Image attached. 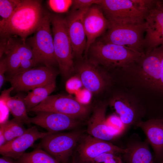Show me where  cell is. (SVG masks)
I'll return each instance as SVG.
<instances>
[{
  "label": "cell",
  "instance_id": "cell-10",
  "mask_svg": "<svg viewBox=\"0 0 163 163\" xmlns=\"http://www.w3.org/2000/svg\"><path fill=\"white\" fill-rule=\"evenodd\" d=\"M14 37H2L0 43V58L4 54H6L3 59L9 76L16 73L24 59L35 60L32 50L26 40L16 39Z\"/></svg>",
  "mask_w": 163,
  "mask_h": 163
},
{
  "label": "cell",
  "instance_id": "cell-27",
  "mask_svg": "<svg viewBox=\"0 0 163 163\" xmlns=\"http://www.w3.org/2000/svg\"><path fill=\"white\" fill-rule=\"evenodd\" d=\"M20 0H0V24L11 16L21 2Z\"/></svg>",
  "mask_w": 163,
  "mask_h": 163
},
{
  "label": "cell",
  "instance_id": "cell-29",
  "mask_svg": "<svg viewBox=\"0 0 163 163\" xmlns=\"http://www.w3.org/2000/svg\"><path fill=\"white\" fill-rule=\"evenodd\" d=\"M50 8L54 12L63 13L68 11L72 6L73 0H49L47 1Z\"/></svg>",
  "mask_w": 163,
  "mask_h": 163
},
{
  "label": "cell",
  "instance_id": "cell-32",
  "mask_svg": "<svg viewBox=\"0 0 163 163\" xmlns=\"http://www.w3.org/2000/svg\"><path fill=\"white\" fill-rule=\"evenodd\" d=\"M36 64L35 60L34 59H24L21 61L19 68L15 74L31 69Z\"/></svg>",
  "mask_w": 163,
  "mask_h": 163
},
{
  "label": "cell",
  "instance_id": "cell-3",
  "mask_svg": "<svg viewBox=\"0 0 163 163\" xmlns=\"http://www.w3.org/2000/svg\"><path fill=\"white\" fill-rule=\"evenodd\" d=\"M88 52L89 60L108 68H126L138 62L144 55L123 46L106 43L101 39L91 46Z\"/></svg>",
  "mask_w": 163,
  "mask_h": 163
},
{
  "label": "cell",
  "instance_id": "cell-4",
  "mask_svg": "<svg viewBox=\"0 0 163 163\" xmlns=\"http://www.w3.org/2000/svg\"><path fill=\"white\" fill-rule=\"evenodd\" d=\"M54 49L60 72L65 77L74 71V55L68 35L66 19L57 15L51 17Z\"/></svg>",
  "mask_w": 163,
  "mask_h": 163
},
{
  "label": "cell",
  "instance_id": "cell-8",
  "mask_svg": "<svg viewBox=\"0 0 163 163\" xmlns=\"http://www.w3.org/2000/svg\"><path fill=\"white\" fill-rule=\"evenodd\" d=\"M89 108L71 96L60 94L49 95L27 112H53L63 114L75 119L82 118L88 113Z\"/></svg>",
  "mask_w": 163,
  "mask_h": 163
},
{
  "label": "cell",
  "instance_id": "cell-9",
  "mask_svg": "<svg viewBox=\"0 0 163 163\" xmlns=\"http://www.w3.org/2000/svg\"><path fill=\"white\" fill-rule=\"evenodd\" d=\"M57 73L52 67L32 68L9 76L8 80L16 91H27L56 82Z\"/></svg>",
  "mask_w": 163,
  "mask_h": 163
},
{
  "label": "cell",
  "instance_id": "cell-15",
  "mask_svg": "<svg viewBox=\"0 0 163 163\" xmlns=\"http://www.w3.org/2000/svg\"><path fill=\"white\" fill-rule=\"evenodd\" d=\"M83 24L87 40L84 52L86 56L91 46L107 30L109 24L100 6L97 5L88 9L84 16Z\"/></svg>",
  "mask_w": 163,
  "mask_h": 163
},
{
  "label": "cell",
  "instance_id": "cell-14",
  "mask_svg": "<svg viewBox=\"0 0 163 163\" xmlns=\"http://www.w3.org/2000/svg\"><path fill=\"white\" fill-rule=\"evenodd\" d=\"M77 151L82 163H90L103 153L110 152L123 154L126 152V149L108 141L88 135L83 139L78 147Z\"/></svg>",
  "mask_w": 163,
  "mask_h": 163
},
{
  "label": "cell",
  "instance_id": "cell-37",
  "mask_svg": "<svg viewBox=\"0 0 163 163\" xmlns=\"http://www.w3.org/2000/svg\"><path fill=\"white\" fill-rule=\"evenodd\" d=\"M157 5L163 9V0H156Z\"/></svg>",
  "mask_w": 163,
  "mask_h": 163
},
{
  "label": "cell",
  "instance_id": "cell-11",
  "mask_svg": "<svg viewBox=\"0 0 163 163\" xmlns=\"http://www.w3.org/2000/svg\"><path fill=\"white\" fill-rule=\"evenodd\" d=\"M145 22V35L144 46L145 54L163 44V9L154 1L149 8Z\"/></svg>",
  "mask_w": 163,
  "mask_h": 163
},
{
  "label": "cell",
  "instance_id": "cell-33",
  "mask_svg": "<svg viewBox=\"0 0 163 163\" xmlns=\"http://www.w3.org/2000/svg\"><path fill=\"white\" fill-rule=\"evenodd\" d=\"M159 56L161 63V78L159 88L163 90V44L153 50Z\"/></svg>",
  "mask_w": 163,
  "mask_h": 163
},
{
  "label": "cell",
  "instance_id": "cell-23",
  "mask_svg": "<svg viewBox=\"0 0 163 163\" xmlns=\"http://www.w3.org/2000/svg\"><path fill=\"white\" fill-rule=\"evenodd\" d=\"M24 98L19 95L7 98L6 103L9 111L14 119L23 124L28 123L30 117L27 115V110Z\"/></svg>",
  "mask_w": 163,
  "mask_h": 163
},
{
  "label": "cell",
  "instance_id": "cell-19",
  "mask_svg": "<svg viewBox=\"0 0 163 163\" xmlns=\"http://www.w3.org/2000/svg\"><path fill=\"white\" fill-rule=\"evenodd\" d=\"M145 134L152 148L156 160L163 158V118L152 119L145 121L141 120L135 125Z\"/></svg>",
  "mask_w": 163,
  "mask_h": 163
},
{
  "label": "cell",
  "instance_id": "cell-18",
  "mask_svg": "<svg viewBox=\"0 0 163 163\" xmlns=\"http://www.w3.org/2000/svg\"><path fill=\"white\" fill-rule=\"evenodd\" d=\"M139 71L142 78L151 87L159 88L161 69L160 58L153 50L148 54L143 55L138 62Z\"/></svg>",
  "mask_w": 163,
  "mask_h": 163
},
{
  "label": "cell",
  "instance_id": "cell-40",
  "mask_svg": "<svg viewBox=\"0 0 163 163\" xmlns=\"http://www.w3.org/2000/svg\"><path fill=\"white\" fill-rule=\"evenodd\" d=\"M120 163H124L123 162V160Z\"/></svg>",
  "mask_w": 163,
  "mask_h": 163
},
{
  "label": "cell",
  "instance_id": "cell-6",
  "mask_svg": "<svg viewBox=\"0 0 163 163\" xmlns=\"http://www.w3.org/2000/svg\"><path fill=\"white\" fill-rule=\"evenodd\" d=\"M51 17L48 14H43L34 35L26 40L32 50L36 64L42 63L49 67L57 63L50 27Z\"/></svg>",
  "mask_w": 163,
  "mask_h": 163
},
{
  "label": "cell",
  "instance_id": "cell-2",
  "mask_svg": "<svg viewBox=\"0 0 163 163\" xmlns=\"http://www.w3.org/2000/svg\"><path fill=\"white\" fill-rule=\"evenodd\" d=\"M153 0H102L99 5L109 23L136 25L145 22Z\"/></svg>",
  "mask_w": 163,
  "mask_h": 163
},
{
  "label": "cell",
  "instance_id": "cell-35",
  "mask_svg": "<svg viewBox=\"0 0 163 163\" xmlns=\"http://www.w3.org/2000/svg\"><path fill=\"white\" fill-rule=\"evenodd\" d=\"M6 143L5 138L4 129L2 126L0 124V146H1Z\"/></svg>",
  "mask_w": 163,
  "mask_h": 163
},
{
  "label": "cell",
  "instance_id": "cell-25",
  "mask_svg": "<svg viewBox=\"0 0 163 163\" xmlns=\"http://www.w3.org/2000/svg\"><path fill=\"white\" fill-rule=\"evenodd\" d=\"M17 163H60L44 150L39 147L29 152L24 153Z\"/></svg>",
  "mask_w": 163,
  "mask_h": 163
},
{
  "label": "cell",
  "instance_id": "cell-36",
  "mask_svg": "<svg viewBox=\"0 0 163 163\" xmlns=\"http://www.w3.org/2000/svg\"><path fill=\"white\" fill-rule=\"evenodd\" d=\"M11 158L3 156L0 158V163H17L14 162Z\"/></svg>",
  "mask_w": 163,
  "mask_h": 163
},
{
  "label": "cell",
  "instance_id": "cell-16",
  "mask_svg": "<svg viewBox=\"0 0 163 163\" xmlns=\"http://www.w3.org/2000/svg\"><path fill=\"white\" fill-rule=\"evenodd\" d=\"M35 113V117H30L28 123L39 126L50 133H57L69 129L79 125L76 119L63 114L49 111Z\"/></svg>",
  "mask_w": 163,
  "mask_h": 163
},
{
  "label": "cell",
  "instance_id": "cell-5",
  "mask_svg": "<svg viewBox=\"0 0 163 163\" xmlns=\"http://www.w3.org/2000/svg\"><path fill=\"white\" fill-rule=\"evenodd\" d=\"M106 32L101 40L104 42L123 46L145 54L144 34L146 24L119 25L109 23Z\"/></svg>",
  "mask_w": 163,
  "mask_h": 163
},
{
  "label": "cell",
  "instance_id": "cell-38",
  "mask_svg": "<svg viewBox=\"0 0 163 163\" xmlns=\"http://www.w3.org/2000/svg\"><path fill=\"white\" fill-rule=\"evenodd\" d=\"M72 163H78L76 161L75 155H74L73 156Z\"/></svg>",
  "mask_w": 163,
  "mask_h": 163
},
{
  "label": "cell",
  "instance_id": "cell-17",
  "mask_svg": "<svg viewBox=\"0 0 163 163\" xmlns=\"http://www.w3.org/2000/svg\"><path fill=\"white\" fill-rule=\"evenodd\" d=\"M51 133H53L40 132L36 126H32L22 135L0 146V154L3 156L18 159L36 140Z\"/></svg>",
  "mask_w": 163,
  "mask_h": 163
},
{
  "label": "cell",
  "instance_id": "cell-28",
  "mask_svg": "<svg viewBox=\"0 0 163 163\" xmlns=\"http://www.w3.org/2000/svg\"><path fill=\"white\" fill-rule=\"evenodd\" d=\"M107 126L110 132L115 137L122 134L127 129L118 116L113 115L106 119Z\"/></svg>",
  "mask_w": 163,
  "mask_h": 163
},
{
  "label": "cell",
  "instance_id": "cell-26",
  "mask_svg": "<svg viewBox=\"0 0 163 163\" xmlns=\"http://www.w3.org/2000/svg\"><path fill=\"white\" fill-rule=\"evenodd\" d=\"M22 122L13 118L0 123L3 127L6 143L22 135L26 130Z\"/></svg>",
  "mask_w": 163,
  "mask_h": 163
},
{
  "label": "cell",
  "instance_id": "cell-24",
  "mask_svg": "<svg viewBox=\"0 0 163 163\" xmlns=\"http://www.w3.org/2000/svg\"><path fill=\"white\" fill-rule=\"evenodd\" d=\"M56 87V82H54L36 88L29 92L24 99L27 111L45 100L54 91Z\"/></svg>",
  "mask_w": 163,
  "mask_h": 163
},
{
  "label": "cell",
  "instance_id": "cell-34",
  "mask_svg": "<svg viewBox=\"0 0 163 163\" xmlns=\"http://www.w3.org/2000/svg\"><path fill=\"white\" fill-rule=\"evenodd\" d=\"M7 72V68L3 59L0 62V88L1 89L5 81L4 74Z\"/></svg>",
  "mask_w": 163,
  "mask_h": 163
},
{
  "label": "cell",
  "instance_id": "cell-31",
  "mask_svg": "<svg viewBox=\"0 0 163 163\" xmlns=\"http://www.w3.org/2000/svg\"><path fill=\"white\" fill-rule=\"evenodd\" d=\"M102 0H74L72 5L73 11L89 8L94 5H99Z\"/></svg>",
  "mask_w": 163,
  "mask_h": 163
},
{
  "label": "cell",
  "instance_id": "cell-20",
  "mask_svg": "<svg viewBox=\"0 0 163 163\" xmlns=\"http://www.w3.org/2000/svg\"><path fill=\"white\" fill-rule=\"evenodd\" d=\"M107 105V103L102 102L96 106L88 122L87 131L89 135L108 141L116 137L107 125L105 115Z\"/></svg>",
  "mask_w": 163,
  "mask_h": 163
},
{
  "label": "cell",
  "instance_id": "cell-7",
  "mask_svg": "<svg viewBox=\"0 0 163 163\" xmlns=\"http://www.w3.org/2000/svg\"><path fill=\"white\" fill-rule=\"evenodd\" d=\"M83 133L79 130L51 133L42 139L40 145L44 150L60 163H67Z\"/></svg>",
  "mask_w": 163,
  "mask_h": 163
},
{
  "label": "cell",
  "instance_id": "cell-22",
  "mask_svg": "<svg viewBox=\"0 0 163 163\" xmlns=\"http://www.w3.org/2000/svg\"><path fill=\"white\" fill-rule=\"evenodd\" d=\"M110 104L127 129L141 120L138 107L124 97L116 96Z\"/></svg>",
  "mask_w": 163,
  "mask_h": 163
},
{
  "label": "cell",
  "instance_id": "cell-30",
  "mask_svg": "<svg viewBox=\"0 0 163 163\" xmlns=\"http://www.w3.org/2000/svg\"><path fill=\"white\" fill-rule=\"evenodd\" d=\"M118 154L110 152L101 154L94 158L90 163H120L122 157Z\"/></svg>",
  "mask_w": 163,
  "mask_h": 163
},
{
  "label": "cell",
  "instance_id": "cell-13",
  "mask_svg": "<svg viewBox=\"0 0 163 163\" xmlns=\"http://www.w3.org/2000/svg\"><path fill=\"white\" fill-rule=\"evenodd\" d=\"M89 8L72 10L66 19L74 56L80 59H82L86 46L87 40L83 20Z\"/></svg>",
  "mask_w": 163,
  "mask_h": 163
},
{
  "label": "cell",
  "instance_id": "cell-12",
  "mask_svg": "<svg viewBox=\"0 0 163 163\" xmlns=\"http://www.w3.org/2000/svg\"><path fill=\"white\" fill-rule=\"evenodd\" d=\"M76 69L83 85L93 93L101 92L108 84L109 78L105 72L89 59L79 63Z\"/></svg>",
  "mask_w": 163,
  "mask_h": 163
},
{
  "label": "cell",
  "instance_id": "cell-1",
  "mask_svg": "<svg viewBox=\"0 0 163 163\" xmlns=\"http://www.w3.org/2000/svg\"><path fill=\"white\" fill-rule=\"evenodd\" d=\"M43 15L41 1L21 0L10 18L0 24L1 37L17 36L26 40L35 31Z\"/></svg>",
  "mask_w": 163,
  "mask_h": 163
},
{
  "label": "cell",
  "instance_id": "cell-39",
  "mask_svg": "<svg viewBox=\"0 0 163 163\" xmlns=\"http://www.w3.org/2000/svg\"><path fill=\"white\" fill-rule=\"evenodd\" d=\"M160 163H163V158L162 159Z\"/></svg>",
  "mask_w": 163,
  "mask_h": 163
},
{
  "label": "cell",
  "instance_id": "cell-21",
  "mask_svg": "<svg viewBox=\"0 0 163 163\" xmlns=\"http://www.w3.org/2000/svg\"><path fill=\"white\" fill-rule=\"evenodd\" d=\"M149 145L146 139L142 141L133 135L126 143V151L122 154V159L125 163H153Z\"/></svg>",
  "mask_w": 163,
  "mask_h": 163
}]
</instances>
